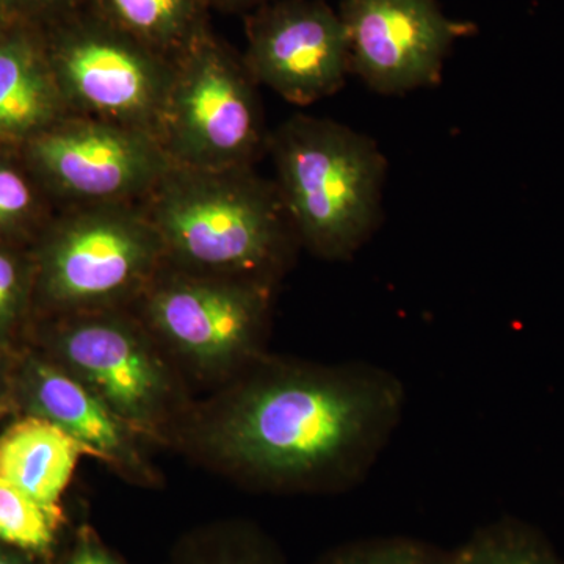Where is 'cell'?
<instances>
[{"mask_svg":"<svg viewBox=\"0 0 564 564\" xmlns=\"http://www.w3.org/2000/svg\"><path fill=\"white\" fill-rule=\"evenodd\" d=\"M402 380L367 362L261 358L188 408L177 437L204 463L261 491L328 494L362 480L402 422Z\"/></svg>","mask_w":564,"mask_h":564,"instance_id":"6da1fadb","label":"cell"},{"mask_svg":"<svg viewBox=\"0 0 564 564\" xmlns=\"http://www.w3.org/2000/svg\"><path fill=\"white\" fill-rule=\"evenodd\" d=\"M140 207L185 272L276 285L300 248L276 184L254 166L172 165Z\"/></svg>","mask_w":564,"mask_h":564,"instance_id":"7a4b0ae2","label":"cell"},{"mask_svg":"<svg viewBox=\"0 0 564 564\" xmlns=\"http://www.w3.org/2000/svg\"><path fill=\"white\" fill-rule=\"evenodd\" d=\"M267 151L300 247L350 261L383 217L388 161L378 144L340 122L295 115L270 133Z\"/></svg>","mask_w":564,"mask_h":564,"instance_id":"3957f363","label":"cell"},{"mask_svg":"<svg viewBox=\"0 0 564 564\" xmlns=\"http://www.w3.org/2000/svg\"><path fill=\"white\" fill-rule=\"evenodd\" d=\"M31 252L35 302L52 317L131 310L166 263L140 204L63 207Z\"/></svg>","mask_w":564,"mask_h":564,"instance_id":"277c9868","label":"cell"},{"mask_svg":"<svg viewBox=\"0 0 564 564\" xmlns=\"http://www.w3.org/2000/svg\"><path fill=\"white\" fill-rule=\"evenodd\" d=\"M274 288L165 263L131 310L180 372L223 386L263 355Z\"/></svg>","mask_w":564,"mask_h":564,"instance_id":"5b68a950","label":"cell"},{"mask_svg":"<svg viewBox=\"0 0 564 564\" xmlns=\"http://www.w3.org/2000/svg\"><path fill=\"white\" fill-rule=\"evenodd\" d=\"M52 359L84 381L141 440H170L188 404L180 370L133 310L57 315Z\"/></svg>","mask_w":564,"mask_h":564,"instance_id":"8992f818","label":"cell"},{"mask_svg":"<svg viewBox=\"0 0 564 564\" xmlns=\"http://www.w3.org/2000/svg\"><path fill=\"white\" fill-rule=\"evenodd\" d=\"M270 133L242 54L207 32L174 61L161 143L173 165L193 170L254 166Z\"/></svg>","mask_w":564,"mask_h":564,"instance_id":"52a82bcc","label":"cell"},{"mask_svg":"<svg viewBox=\"0 0 564 564\" xmlns=\"http://www.w3.org/2000/svg\"><path fill=\"white\" fill-rule=\"evenodd\" d=\"M41 32L69 113L139 129L161 140L172 58L87 7Z\"/></svg>","mask_w":564,"mask_h":564,"instance_id":"ba28073f","label":"cell"},{"mask_svg":"<svg viewBox=\"0 0 564 564\" xmlns=\"http://www.w3.org/2000/svg\"><path fill=\"white\" fill-rule=\"evenodd\" d=\"M21 155L61 209L140 204L173 165L151 133L76 113L29 141Z\"/></svg>","mask_w":564,"mask_h":564,"instance_id":"9c48e42d","label":"cell"},{"mask_svg":"<svg viewBox=\"0 0 564 564\" xmlns=\"http://www.w3.org/2000/svg\"><path fill=\"white\" fill-rule=\"evenodd\" d=\"M245 65L293 106L333 96L350 73V47L339 11L323 0H272L245 18Z\"/></svg>","mask_w":564,"mask_h":564,"instance_id":"30bf717a","label":"cell"},{"mask_svg":"<svg viewBox=\"0 0 564 564\" xmlns=\"http://www.w3.org/2000/svg\"><path fill=\"white\" fill-rule=\"evenodd\" d=\"M350 73L380 95L441 82L452 46L475 25L445 17L437 0H343Z\"/></svg>","mask_w":564,"mask_h":564,"instance_id":"8fae6325","label":"cell"},{"mask_svg":"<svg viewBox=\"0 0 564 564\" xmlns=\"http://www.w3.org/2000/svg\"><path fill=\"white\" fill-rule=\"evenodd\" d=\"M20 377L22 399L31 414L47 419L90 445L104 463L135 484H154L155 475L141 454L139 434L84 381L54 359L41 358L28 359Z\"/></svg>","mask_w":564,"mask_h":564,"instance_id":"7c38bea8","label":"cell"},{"mask_svg":"<svg viewBox=\"0 0 564 564\" xmlns=\"http://www.w3.org/2000/svg\"><path fill=\"white\" fill-rule=\"evenodd\" d=\"M68 113L43 32L10 22L0 32V152H21Z\"/></svg>","mask_w":564,"mask_h":564,"instance_id":"4fadbf2b","label":"cell"},{"mask_svg":"<svg viewBox=\"0 0 564 564\" xmlns=\"http://www.w3.org/2000/svg\"><path fill=\"white\" fill-rule=\"evenodd\" d=\"M84 456L101 459L95 448L61 426L29 414L0 433V481L63 516V496Z\"/></svg>","mask_w":564,"mask_h":564,"instance_id":"5bb4252c","label":"cell"},{"mask_svg":"<svg viewBox=\"0 0 564 564\" xmlns=\"http://www.w3.org/2000/svg\"><path fill=\"white\" fill-rule=\"evenodd\" d=\"M84 7L172 61L210 31L209 0H85Z\"/></svg>","mask_w":564,"mask_h":564,"instance_id":"9a60e30c","label":"cell"},{"mask_svg":"<svg viewBox=\"0 0 564 564\" xmlns=\"http://www.w3.org/2000/svg\"><path fill=\"white\" fill-rule=\"evenodd\" d=\"M58 210L21 152H0V242L31 248Z\"/></svg>","mask_w":564,"mask_h":564,"instance_id":"2e32d148","label":"cell"},{"mask_svg":"<svg viewBox=\"0 0 564 564\" xmlns=\"http://www.w3.org/2000/svg\"><path fill=\"white\" fill-rule=\"evenodd\" d=\"M170 564H289L272 538L247 521L202 527L177 544Z\"/></svg>","mask_w":564,"mask_h":564,"instance_id":"e0dca14e","label":"cell"},{"mask_svg":"<svg viewBox=\"0 0 564 564\" xmlns=\"http://www.w3.org/2000/svg\"><path fill=\"white\" fill-rule=\"evenodd\" d=\"M444 564H564V560L538 530L516 519H499L445 551Z\"/></svg>","mask_w":564,"mask_h":564,"instance_id":"ac0fdd59","label":"cell"},{"mask_svg":"<svg viewBox=\"0 0 564 564\" xmlns=\"http://www.w3.org/2000/svg\"><path fill=\"white\" fill-rule=\"evenodd\" d=\"M62 525L63 516L0 481V543L31 554H50Z\"/></svg>","mask_w":564,"mask_h":564,"instance_id":"d6986e66","label":"cell"},{"mask_svg":"<svg viewBox=\"0 0 564 564\" xmlns=\"http://www.w3.org/2000/svg\"><path fill=\"white\" fill-rule=\"evenodd\" d=\"M445 551L419 538H362L337 545L315 564H444Z\"/></svg>","mask_w":564,"mask_h":564,"instance_id":"ffe728a7","label":"cell"},{"mask_svg":"<svg viewBox=\"0 0 564 564\" xmlns=\"http://www.w3.org/2000/svg\"><path fill=\"white\" fill-rule=\"evenodd\" d=\"M35 300L31 248L0 242V339L9 336Z\"/></svg>","mask_w":564,"mask_h":564,"instance_id":"44dd1931","label":"cell"},{"mask_svg":"<svg viewBox=\"0 0 564 564\" xmlns=\"http://www.w3.org/2000/svg\"><path fill=\"white\" fill-rule=\"evenodd\" d=\"M85 0H2L11 22L46 29L73 11L84 7Z\"/></svg>","mask_w":564,"mask_h":564,"instance_id":"7402d4cb","label":"cell"},{"mask_svg":"<svg viewBox=\"0 0 564 564\" xmlns=\"http://www.w3.org/2000/svg\"><path fill=\"white\" fill-rule=\"evenodd\" d=\"M63 564H128L121 556L111 552L102 543L98 533L93 532L90 527L84 525L79 529L74 540L73 547Z\"/></svg>","mask_w":564,"mask_h":564,"instance_id":"603a6c76","label":"cell"},{"mask_svg":"<svg viewBox=\"0 0 564 564\" xmlns=\"http://www.w3.org/2000/svg\"><path fill=\"white\" fill-rule=\"evenodd\" d=\"M272 2V0H209L210 7L226 11V13H250L251 10L258 9L263 3Z\"/></svg>","mask_w":564,"mask_h":564,"instance_id":"cb8c5ba5","label":"cell"},{"mask_svg":"<svg viewBox=\"0 0 564 564\" xmlns=\"http://www.w3.org/2000/svg\"><path fill=\"white\" fill-rule=\"evenodd\" d=\"M9 14H7L6 7H3L2 0H0V32L10 24Z\"/></svg>","mask_w":564,"mask_h":564,"instance_id":"d4e9b609","label":"cell"},{"mask_svg":"<svg viewBox=\"0 0 564 564\" xmlns=\"http://www.w3.org/2000/svg\"><path fill=\"white\" fill-rule=\"evenodd\" d=\"M0 564H22L21 562H18L14 556H11L9 554H6V552L0 551Z\"/></svg>","mask_w":564,"mask_h":564,"instance_id":"484cf974","label":"cell"}]
</instances>
